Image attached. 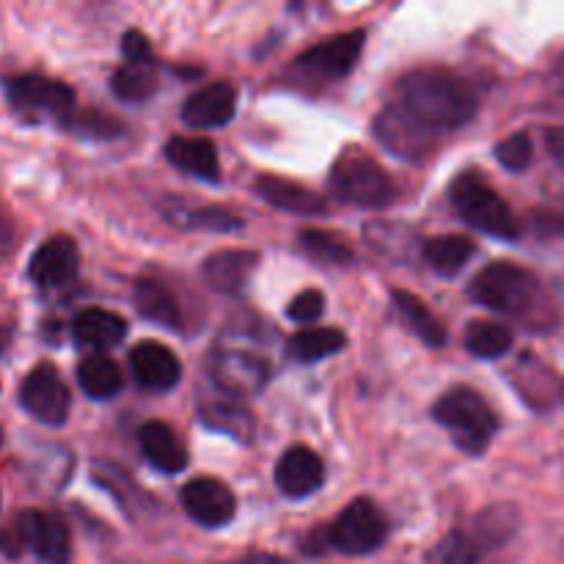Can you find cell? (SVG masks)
Segmentation results:
<instances>
[{
  "label": "cell",
  "instance_id": "cell-33",
  "mask_svg": "<svg viewBox=\"0 0 564 564\" xmlns=\"http://www.w3.org/2000/svg\"><path fill=\"white\" fill-rule=\"evenodd\" d=\"M496 158L505 169L523 171L532 163V141H529L527 132H516V135H510L496 147Z\"/></svg>",
  "mask_w": 564,
  "mask_h": 564
},
{
  "label": "cell",
  "instance_id": "cell-4",
  "mask_svg": "<svg viewBox=\"0 0 564 564\" xmlns=\"http://www.w3.org/2000/svg\"><path fill=\"white\" fill-rule=\"evenodd\" d=\"M518 529V512L512 507H490L477 516L474 527L455 529L433 551L427 564H477L488 549L507 543Z\"/></svg>",
  "mask_w": 564,
  "mask_h": 564
},
{
  "label": "cell",
  "instance_id": "cell-7",
  "mask_svg": "<svg viewBox=\"0 0 564 564\" xmlns=\"http://www.w3.org/2000/svg\"><path fill=\"white\" fill-rule=\"evenodd\" d=\"M328 545L350 556L378 551L389 538V521L372 499H356L336 516L328 529Z\"/></svg>",
  "mask_w": 564,
  "mask_h": 564
},
{
  "label": "cell",
  "instance_id": "cell-34",
  "mask_svg": "<svg viewBox=\"0 0 564 564\" xmlns=\"http://www.w3.org/2000/svg\"><path fill=\"white\" fill-rule=\"evenodd\" d=\"M187 226L191 229H202V231H237L242 229V220L235 218L231 213L220 207H204V209H193L187 215Z\"/></svg>",
  "mask_w": 564,
  "mask_h": 564
},
{
  "label": "cell",
  "instance_id": "cell-30",
  "mask_svg": "<svg viewBox=\"0 0 564 564\" xmlns=\"http://www.w3.org/2000/svg\"><path fill=\"white\" fill-rule=\"evenodd\" d=\"M466 350L477 358H501L510 352L512 347V330L501 323H490V319H474L466 330Z\"/></svg>",
  "mask_w": 564,
  "mask_h": 564
},
{
  "label": "cell",
  "instance_id": "cell-32",
  "mask_svg": "<svg viewBox=\"0 0 564 564\" xmlns=\"http://www.w3.org/2000/svg\"><path fill=\"white\" fill-rule=\"evenodd\" d=\"M301 246L306 248L312 257L323 259L328 264H347L352 259V248L347 242H341L339 237L330 235V231L308 229L301 235Z\"/></svg>",
  "mask_w": 564,
  "mask_h": 564
},
{
  "label": "cell",
  "instance_id": "cell-29",
  "mask_svg": "<svg viewBox=\"0 0 564 564\" xmlns=\"http://www.w3.org/2000/svg\"><path fill=\"white\" fill-rule=\"evenodd\" d=\"M474 257V242L468 237L460 235H444V237H435L424 246V259H427L430 268L435 270L438 275H452L460 273Z\"/></svg>",
  "mask_w": 564,
  "mask_h": 564
},
{
  "label": "cell",
  "instance_id": "cell-24",
  "mask_svg": "<svg viewBox=\"0 0 564 564\" xmlns=\"http://www.w3.org/2000/svg\"><path fill=\"white\" fill-rule=\"evenodd\" d=\"M165 158L169 163H174L176 169L185 171V174L198 176V180H218V152H215L213 141L207 138H185L176 135L165 143Z\"/></svg>",
  "mask_w": 564,
  "mask_h": 564
},
{
  "label": "cell",
  "instance_id": "cell-23",
  "mask_svg": "<svg viewBox=\"0 0 564 564\" xmlns=\"http://www.w3.org/2000/svg\"><path fill=\"white\" fill-rule=\"evenodd\" d=\"M72 334H75L77 345L88 347V350H110L124 341L127 323L119 314L105 312V308H86L72 323Z\"/></svg>",
  "mask_w": 564,
  "mask_h": 564
},
{
  "label": "cell",
  "instance_id": "cell-21",
  "mask_svg": "<svg viewBox=\"0 0 564 564\" xmlns=\"http://www.w3.org/2000/svg\"><path fill=\"white\" fill-rule=\"evenodd\" d=\"M257 193L275 209H284L292 215H323L328 204L308 187L297 185V182L281 180V176H259Z\"/></svg>",
  "mask_w": 564,
  "mask_h": 564
},
{
  "label": "cell",
  "instance_id": "cell-17",
  "mask_svg": "<svg viewBox=\"0 0 564 564\" xmlns=\"http://www.w3.org/2000/svg\"><path fill=\"white\" fill-rule=\"evenodd\" d=\"M325 482V466L319 460L317 452L306 449V446H292L281 455L279 466H275V485L290 499H306V496L317 494Z\"/></svg>",
  "mask_w": 564,
  "mask_h": 564
},
{
  "label": "cell",
  "instance_id": "cell-28",
  "mask_svg": "<svg viewBox=\"0 0 564 564\" xmlns=\"http://www.w3.org/2000/svg\"><path fill=\"white\" fill-rule=\"evenodd\" d=\"M345 345L347 339L339 328H306L292 336L286 352L297 364H317L323 358L336 356Z\"/></svg>",
  "mask_w": 564,
  "mask_h": 564
},
{
  "label": "cell",
  "instance_id": "cell-16",
  "mask_svg": "<svg viewBox=\"0 0 564 564\" xmlns=\"http://www.w3.org/2000/svg\"><path fill=\"white\" fill-rule=\"evenodd\" d=\"M130 372L149 391H169L180 383L182 364L176 352L160 341H141L130 350Z\"/></svg>",
  "mask_w": 564,
  "mask_h": 564
},
{
  "label": "cell",
  "instance_id": "cell-11",
  "mask_svg": "<svg viewBox=\"0 0 564 564\" xmlns=\"http://www.w3.org/2000/svg\"><path fill=\"white\" fill-rule=\"evenodd\" d=\"M17 532L22 543L47 564H69L72 538L66 523L58 516L39 510H25L17 518Z\"/></svg>",
  "mask_w": 564,
  "mask_h": 564
},
{
  "label": "cell",
  "instance_id": "cell-18",
  "mask_svg": "<svg viewBox=\"0 0 564 564\" xmlns=\"http://www.w3.org/2000/svg\"><path fill=\"white\" fill-rule=\"evenodd\" d=\"M237 110V91L229 83H209L182 105V121L193 130H213L231 121Z\"/></svg>",
  "mask_w": 564,
  "mask_h": 564
},
{
  "label": "cell",
  "instance_id": "cell-37",
  "mask_svg": "<svg viewBox=\"0 0 564 564\" xmlns=\"http://www.w3.org/2000/svg\"><path fill=\"white\" fill-rule=\"evenodd\" d=\"M229 564H286V562L279 560V556H273V554H248V556H242V560H235Z\"/></svg>",
  "mask_w": 564,
  "mask_h": 564
},
{
  "label": "cell",
  "instance_id": "cell-5",
  "mask_svg": "<svg viewBox=\"0 0 564 564\" xmlns=\"http://www.w3.org/2000/svg\"><path fill=\"white\" fill-rule=\"evenodd\" d=\"M449 202L466 224L499 240H518L521 226L505 198L477 174H460L449 187Z\"/></svg>",
  "mask_w": 564,
  "mask_h": 564
},
{
  "label": "cell",
  "instance_id": "cell-38",
  "mask_svg": "<svg viewBox=\"0 0 564 564\" xmlns=\"http://www.w3.org/2000/svg\"><path fill=\"white\" fill-rule=\"evenodd\" d=\"M0 441H3V433H0Z\"/></svg>",
  "mask_w": 564,
  "mask_h": 564
},
{
  "label": "cell",
  "instance_id": "cell-36",
  "mask_svg": "<svg viewBox=\"0 0 564 564\" xmlns=\"http://www.w3.org/2000/svg\"><path fill=\"white\" fill-rule=\"evenodd\" d=\"M121 50H124L127 61H147L152 58V47H149L147 36H143L141 31H130L124 33V39H121Z\"/></svg>",
  "mask_w": 564,
  "mask_h": 564
},
{
  "label": "cell",
  "instance_id": "cell-35",
  "mask_svg": "<svg viewBox=\"0 0 564 564\" xmlns=\"http://www.w3.org/2000/svg\"><path fill=\"white\" fill-rule=\"evenodd\" d=\"M323 312H325V295L319 290L301 292L297 297H292L290 308H286L290 319H295V323L301 325L314 323V319L323 317Z\"/></svg>",
  "mask_w": 564,
  "mask_h": 564
},
{
  "label": "cell",
  "instance_id": "cell-1",
  "mask_svg": "<svg viewBox=\"0 0 564 564\" xmlns=\"http://www.w3.org/2000/svg\"><path fill=\"white\" fill-rule=\"evenodd\" d=\"M397 105L433 132L463 127L477 113V94L460 75L441 66L413 69L397 83Z\"/></svg>",
  "mask_w": 564,
  "mask_h": 564
},
{
  "label": "cell",
  "instance_id": "cell-19",
  "mask_svg": "<svg viewBox=\"0 0 564 564\" xmlns=\"http://www.w3.org/2000/svg\"><path fill=\"white\" fill-rule=\"evenodd\" d=\"M198 419H202V424H207L209 430L231 435V438L242 441V444H251L253 433H257L251 411H248L237 397L226 394V391L220 389L198 402Z\"/></svg>",
  "mask_w": 564,
  "mask_h": 564
},
{
  "label": "cell",
  "instance_id": "cell-25",
  "mask_svg": "<svg viewBox=\"0 0 564 564\" xmlns=\"http://www.w3.org/2000/svg\"><path fill=\"white\" fill-rule=\"evenodd\" d=\"M132 301H135L138 314H141L143 319H149V323L163 325V328H171V330L182 325L180 306H176L174 295H171L160 281H152V279L135 281Z\"/></svg>",
  "mask_w": 564,
  "mask_h": 564
},
{
  "label": "cell",
  "instance_id": "cell-31",
  "mask_svg": "<svg viewBox=\"0 0 564 564\" xmlns=\"http://www.w3.org/2000/svg\"><path fill=\"white\" fill-rule=\"evenodd\" d=\"M154 66L152 58L147 61H127L124 66L113 72V94L124 102H143L147 97H152L154 91Z\"/></svg>",
  "mask_w": 564,
  "mask_h": 564
},
{
  "label": "cell",
  "instance_id": "cell-6",
  "mask_svg": "<svg viewBox=\"0 0 564 564\" xmlns=\"http://www.w3.org/2000/svg\"><path fill=\"white\" fill-rule=\"evenodd\" d=\"M540 295V284L529 270L512 262H494L471 281V297L490 312L527 317Z\"/></svg>",
  "mask_w": 564,
  "mask_h": 564
},
{
  "label": "cell",
  "instance_id": "cell-9",
  "mask_svg": "<svg viewBox=\"0 0 564 564\" xmlns=\"http://www.w3.org/2000/svg\"><path fill=\"white\" fill-rule=\"evenodd\" d=\"M20 400L22 408L42 424H64L66 416H69V389L64 386L61 375L47 364L36 367L22 380Z\"/></svg>",
  "mask_w": 564,
  "mask_h": 564
},
{
  "label": "cell",
  "instance_id": "cell-12",
  "mask_svg": "<svg viewBox=\"0 0 564 564\" xmlns=\"http://www.w3.org/2000/svg\"><path fill=\"white\" fill-rule=\"evenodd\" d=\"M270 367L264 358L246 350H215L213 356V380L220 391L231 397H248L262 391L268 383Z\"/></svg>",
  "mask_w": 564,
  "mask_h": 564
},
{
  "label": "cell",
  "instance_id": "cell-13",
  "mask_svg": "<svg viewBox=\"0 0 564 564\" xmlns=\"http://www.w3.org/2000/svg\"><path fill=\"white\" fill-rule=\"evenodd\" d=\"M375 135L380 138V143L386 149H391L400 158L416 160L424 158L435 147V135L438 132L427 130L413 116H408L400 105H394V108H386L378 116V121H375Z\"/></svg>",
  "mask_w": 564,
  "mask_h": 564
},
{
  "label": "cell",
  "instance_id": "cell-20",
  "mask_svg": "<svg viewBox=\"0 0 564 564\" xmlns=\"http://www.w3.org/2000/svg\"><path fill=\"white\" fill-rule=\"evenodd\" d=\"M259 253L253 251H220L204 262L202 273L204 281L213 286L215 292L224 295H240L248 286L251 275L257 273Z\"/></svg>",
  "mask_w": 564,
  "mask_h": 564
},
{
  "label": "cell",
  "instance_id": "cell-3",
  "mask_svg": "<svg viewBox=\"0 0 564 564\" xmlns=\"http://www.w3.org/2000/svg\"><path fill=\"white\" fill-rule=\"evenodd\" d=\"M330 193L339 202L358 204V207H389L397 196V187L383 165L364 149H345L334 160L328 174Z\"/></svg>",
  "mask_w": 564,
  "mask_h": 564
},
{
  "label": "cell",
  "instance_id": "cell-22",
  "mask_svg": "<svg viewBox=\"0 0 564 564\" xmlns=\"http://www.w3.org/2000/svg\"><path fill=\"white\" fill-rule=\"evenodd\" d=\"M141 449L147 460L152 463L158 471L163 474H180L187 466V449L180 441V435L169 427L165 422H149L143 424L141 433Z\"/></svg>",
  "mask_w": 564,
  "mask_h": 564
},
{
  "label": "cell",
  "instance_id": "cell-10",
  "mask_svg": "<svg viewBox=\"0 0 564 564\" xmlns=\"http://www.w3.org/2000/svg\"><path fill=\"white\" fill-rule=\"evenodd\" d=\"M182 507L204 529H220L235 518L237 499L220 479L198 477L182 488Z\"/></svg>",
  "mask_w": 564,
  "mask_h": 564
},
{
  "label": "cell",
  "instance_id": "cell-8",
  "mask_svg": "<svg viewBox=\"0 0 564 564\" xmlns=\"http://www.w3.org/2000/svg\"><path fill=\"white\" fill-rule=\"evenodd\" d=\"M9 102L17 113L36 121H69L75 110V94L66 83L42 75H20L6 86Z\"/></svg>",
  "mask_w": 564,
  "mask_h": 564
},
{
  "label": "cell",
  "instance_id": "cell-14",
  "mask_svg": "<svg viewBox=\"0 0 564 564\" xmlns=\"http://www.w3.org/2000/svg\"><path fill=\"white\" fill-rule=\"evenodd\" d=\"M80 268V251H77L75 240L58 235L50 237L42 248L31 257L28 264V275L33 284L44 286V290H55V286H66L77 275Z\"/></svg>",
  "mask_w": 564,
  "mask_h": 564
},
{
  "label": "cell",
  "instance_id": "cell-2",
  "mask_svg": "<svg viewBox=\"0 0 564 564\" xmlns=\"http://www.w3.org/2000/svg\"><path fill=\"white\" fill-rule=\"evenodd\" d=\"M433 416L468 455H482L499 430L494 408L474 389H452L435 402Z\"/></svg>",
  "mask_w": 564,
  "mask_h": 564
},
{
  "label": "cell",
  "instance_id": "cell-26",
  "mask_svg": "<svg viewBox=\"0 0 564 564\" xmlns=\"http://www.w3.org/2000/svg\"><path fill=\"white\" fill-rule=\"evenodd\" d=\"M391 301H394L397 312L400 317L405 319L408 328L419 336L427 347H444L446 345V328L441 325V319L424 306L422 297L411 295L405 290H394L391 292Z\"/></svg>",
  "mask_w": 564,
  "mask_h": 564
},
{
  "label": "cell",
  "instance_id": "cell-27",
  "mask_svg": "<svg viewBox=\"0 0 564 564\" xmlns=\"http://www.w3.org/2000/svg\"><path fill=\"white\" fill-rule=\"evenodd\" d=\"M77 383L86 391L91 400H110L121 391V372L116 367V361L105 352H94V356H86L77 367Z\"/></svg>",
  "mask_w": 564,
  "mask_h": 564
},
{
  "label": "cell",
  "instance_id": "cell-15",
  "mask_svg": "<svg viewBox=\"0 0 564 564\" xmlns=\"http://www.w3.org/2000/svg\"><path fill=\"white\" fill-rule=\"evenodd\" d=\"M364 31L341 33V36L328 39V42H319L317 47L306 50V53L297 58V64L306 72H314V75H323L336 80V77H347L352 69H356L358 58H361L364 50Z\"/></svg>",
  "mask_w": 564,
  "mask_h": 564
}]
</instances>
